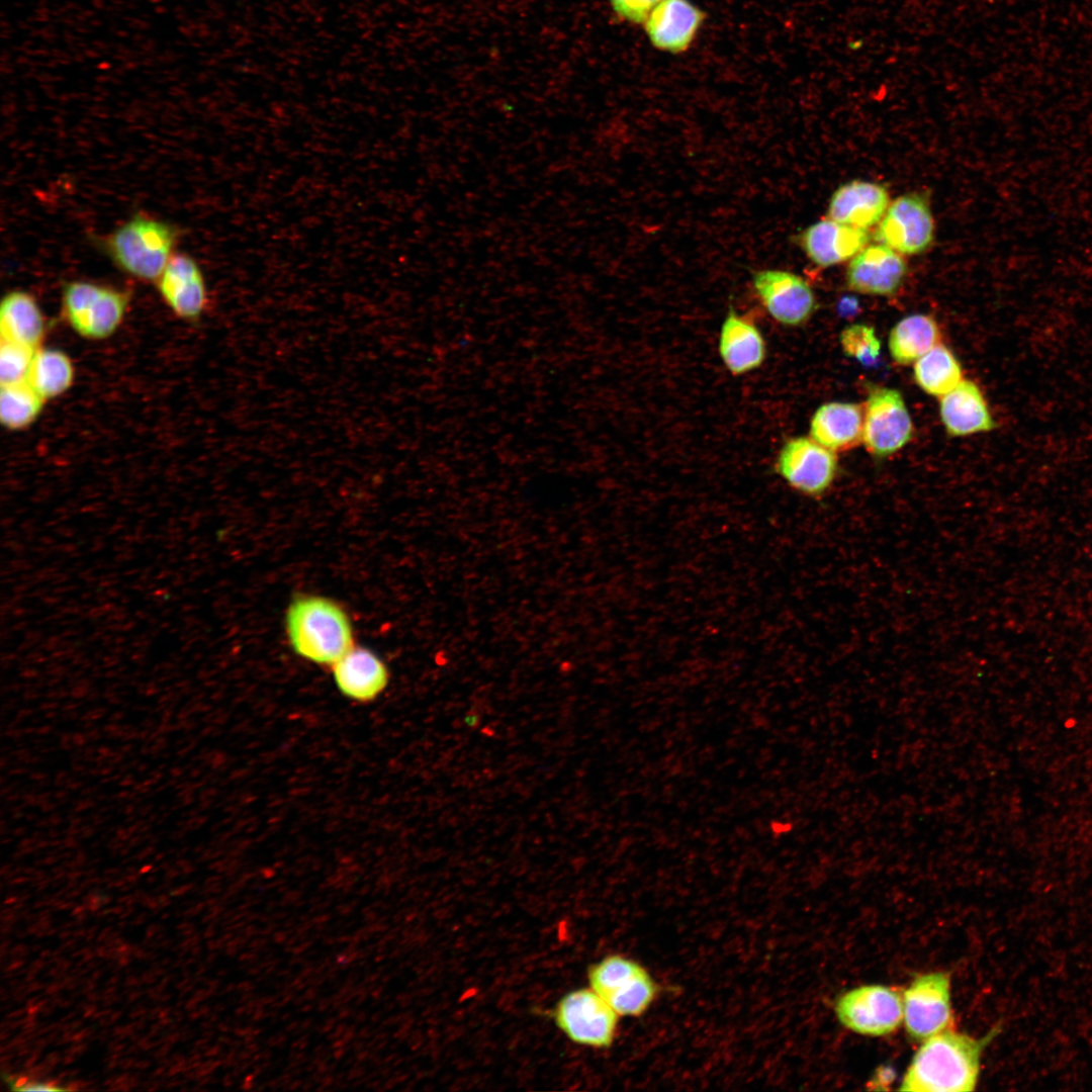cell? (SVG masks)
Listing matches in <instances>:
<instances>
[{"instance_id": "cell-1", "label": "cell", "mask_w": 1092, "mask_h": 1092, "mask_svg": "<svg viewBox=\"0 0 1092 1092\" xmlns=\"http://www.w3.org/2000/svg\"><path fill=\"white\" fill-rule=\"evenodd\" d=\"M995 1026L981 1038L945 1029L926 1039L915 1053L900 1091L958 1092L976 1088L981 1056L999 1033Z\"/></svg>"}, {"instance_id": "cell-2", "label": "cell", "mask_w": 1092, "mask_h": 1092, "mask_svg": "<svg viewBox=\"0 0 1092 1092\" xmlns=\"http://www.w3.org/2000/svg\"><path fill=\"white\" fill-rule=\"evenodd\" d=\"M285 627L293 651L313 663L332 666L354 646L347 612L322 596L294 599L286 611Z\"/></svg>"}, {"instance_id": "cell-3", "label": "cell", "mask_w": 1092, "mask_h": 1092, "mask_svg": "<svg viewBox=\"0 0 1092 1092\" xmlns=\"http://www.w3.org/2000/svg\"><path fill=\"white\" fill-rule=\"evenodd\" d=\"M178 240V230L167 221L136 214L108 235L103 246L113 262L129 275L157 281Z\"/></svg>"}, {"instance_id": "cell-4", "label": "cell", "mask_w": 1092, "mask_h": 1092, "mask_svg": "<svg viewBox=\"0 0 1092 1092\" xmlns=\"http://www.w3.org/2000/svg\"><path fill=\"white\" fill-rule=\"evenodd\" d=\"M129 303V294L110 286L72 281L62 294V313L80 336L101 340L120 326Z\"/></svg>"}, {"instance_id": "cell-5", "label": "cell", "mask_w": 1092, "mask_h": 1092, "mask_svg": "<svg viewBox=\"0 0 1092 1092\" xmlns=\"http://www.w3.org/2000/svg\"><path fill=\"white\" fill-rule=\"evenodd\" d=\"M589 987L598 992L620 1016H640L655 1001L659 987L638 962L623 954H610L590 966Z\"/></svg>"}, {"instance_id": "cell-6", "label": "cell", "mask_w": 1092, "mask_h": 1092, "mask_svg": "<svg viewBox=\"0 0 1092 1092\" xmlns=\"http://www.w3.org/2000/svg\"><path fill=\"white\" fill-rule=\"evenodd\" d=\"M553 1017L557 1027L572 1042L606 1049L615 1040L620 1015L588 986L561 997L554 1008Z\"/></svg>"}, {"instance_id": "cell-7", "label": "cell", "mask_w": 1092, "mask_h": 1092, "mask_svg": "<svg viewBox=\"0 0 1092 1092\" xmlns=\"http://www.w3.org/2000/svg\"><path fill=\"white\" fill-rule=\"evenodd\" d=\"M776 471L795 491L820 498L836 479L838 461L833 451L812 438L797 437L789 439L781 448Z\"/></svg>"}, {"instance_id": "cell-8", "label": "cell", "mask_w": 1092, "mask_h": 1092, "mask_svg": "<svg viewBox=\"0 0 1092 1092\" xmlns=\"http://www.w3.org/2000/svg\"><path fill=\"white\" fill-rule=\"evenodd\" d=\"M835 1013L843 1026L856 1033L883 1036L901 1024L903 999L890 987L864 985L842 994L836 1001Z\"/></svg>"}, {"instance_id": "cell-9", "label": "cell", "mask_w": 1092, "mask_h": 1092, "mask_svg": "<svg viewBox=\"0 0 1092 1092\" xmlns=\"http://www.w3.org/2000/svg\"><path fill=\"white\" fill-rule=\"evenodd\" d=\"M863 412L862 442L873 456L888 457L911 440L914 427L897 389L872 387Z\"/></svg>"}, {"instance_id": "cell-10", "label": "cell", "mask_w": 1092, "mask_h": 1092, "mask_svg": "<svg viewBox=\"0 0 1092 1092\" xmlns=\"http://www.w3.org/2000/svg\"><path fill=\"white\" fill-rule=\"evenodd\" d=\"M903 1017L907 1033L916 1040L947 1029L952 1021L949 974L917 976L904 992Z\"/></svg>"}, {"instance_id": "cell-11", "label": "cell", "mask_w": 1092, "mask_h": 1092, "mask_svg": "<svg viewBox=\"0 0 1092 1092\" xmlns=\"http://www.w3.org/2000/svg\"><path fill=\"white\" fill-rule=\"evenodd\" d=\"M933 236L934 222L929 204L918 193L896 198L875 232L877 242L905 255H916L927 250Z\"/></svg>"}, {"instance_id": "cell-12", "label": "cell", "mask_w": 1092, "mask_h": 1092, "mask_svg": "<svg viewBox=\"0 0 1092 1092\" xmlns=\"http://www.w3.org/2000/svg\"><path fill=\"white\" fill-rule=\"evenodd\" d=\"M752 286L767 313L781 325L799 327L808 322L816 310L812 288L806 280L791 271H754Z\"/></svg>"}, {"instance_id": "cell-13", "label": "cell", "mask_w": 1092, "mask_h": 1092, "mask_svg": "<svg viewBox=\"0 0 1092 1092\" xmlns=\"http://www.w3.org/2000/svg\"><path fill=\"white\" fill-rule=\"evenodd\" d=\"M706 19L692 0H661L642 26L652 48L676 56L691 49Z\"/></svg>"}, {"instance_id": "cell-14", "label": "cell", "mask_w": 1092, "mask_h": 1092, "mask_svg": "<svg viewBox=\"0 0 1092 1092\" xmlns=\"http://www.w3.org/2000/svg\"><path fill=\"white\" fill-rule=\"evenodd\" d=\"M907 264L890 247L877 244L863 248L849 262L845 281L849 289L868 295H891L903 284Z\"/></svg>"}, {"instance_id": "cell-15", "label": "cell", "mask_w": 1092, "mask_h": 1092, "mask_svg": "<svg viewBox=\"0 0 1092 1092\" xmlns=\"http://www.w3.org/2000/svg\"><path fill=\"white\" fill-rule=\"evenodd\" d=\"M156 282L162 298L179 317L197 320L206 309L204 276L190 256L174 254Z\"/></svg>"}, {"instance_id": "cell-16", "label": "cell", "mask_w": 1092, "mask_h": 1092, "mask_svg": "<svg viewBox=\"0 0 1092 1092\" xmlns=\"http://www.w3.org/2000/svg\"><path fill=\"white\" fill-rule=\"evenodd\" d=\"M870 241L869 232L830 218L806 228L797 242L807 258L819 267H829L853 258Z\"/></svg>"}, {"instance_id": "cell-17", "label": "cell", "mask_w": 1092, "mask_h": 1092, "mask_svg": "<svg viewBox=\"0 0 1092 1092\" xmlns=\"http://www.w3.org/2000/svg\"><path fill=\"white\" fill-rule=\"evenodd\" d=\"M333 678L346 698L369 703L378 698L389 682L386 664L371 650L353 646L333 665Z\"/></svg>"}, {"instance_id": "cell-18", "label": "cell", "mask_w": 1092, "mask_h": 1092, "mask_svg": "<svg viewBox=\"0 0 1092 1092\" xmlns=\"http://www.w3.org/2000/svg\"><path fill=\"white\" fill-rule=\"evenodd\" d=\"M889 203V192L883 185L852 180L833 192L828 204V218L867 230L882 219Z\"/></svg>"}, {"instance_id": "cell-19", "label": "cell", "mask_w": 1092, "mask_h": 1092, "mask_svg": "<svg viewBox=\"0 0 1092 1092\" xmlns=\"http://www.w3.org/2000/svg\"><path fill=\"white\" fill-rule=\"evenodd\" d=\"M718 349L725 367L736 376L757 369L766 357L758 328L733 308L722 323Z\"/></svg>"}, {"instance_id": "cell-20", "label": "cell", "mask_w": 1092, "mask_h": 1092, "mask_svg": "<svg viewBox=\"0 0 1092 1092\" xmlns=\"http://www.w3.org/2000/svg\"><path fill=\"white\" fill-rule=\"evenodd\" d=\"M939 414L946 432L954 437L989 432L996 426L982 390L968 379L940 396Z\"/></svg>"}, {"instance_id": "cell-21", "label": "cell", "mask_w": 1092, "mask_h": 1092, "mask_svg": "<svg viewBox=\"0 0 1092 1092\" xmlns=\"http://www.w3.org/2000/svg\"><path fill=\"white\" fill-rule=\"evenodd\" d=\"M863 414L862 406L857 403H824L811 419L810 436L833 452L851 449L862 442Z\"/></svg>"}, {"instance_id": "cell-22", "label": "cell", "mask_w": 1092, "mask_h": 1092, "mask_svg": "<svg viewBox=\"0 0 1092 1092\" xmlns=\"http://www.w3.org/2000/svg\"><path fill=\"white\" fill-rule=\"evenodd\" d=\"M0 333L1 340L39 348L46 335V321L31 294L22 290L6 293L0 305Z\"/></svg>"}, {"instance_id": "cell-23", "label": "cell", "mask_w": 1092, "mask_h": 1092, "mask_svg": "<svg viewBox=\"0 0 1092 1092\" xmlns=\"http://www.w3.org/2000/svg\"><path fill=\"white\" fill-rule=\"evenodd\" d=\"M940 331L935 320L927 314L915 313L903 317L891 330L888 340L892 358L901 365L915 363L940 342Z\"/></svg>"}, {"instance_id": "cell-24", "label": "cell", "mask_w": 1092, "mask_h": 1092, "mask_svg": "<svg viewBox=\"0 0 1092 1092\" xmlns=\"http://www.w3.org/2000/svg\"><path fill=\"white\" fill-rule=\"evenodd\" d=\"M27 383L44 399L67 391L74 381V366L63 351L37 348L29 367Z\"/></svg>"}, {"instance_id": "cell-25", "label": "cell", "mask_w": 1092, "mask_h": 1092, "mask_svg": "<svg viewBox=\"0 0 1092 1092\" xmlns=\"http://www.w3.org/2000/svg\"><path fill=\"white\" fill-rule=\"evenodd\" d=\"M961 364L953 353L938 344L914 363V378L919 387L933 396L951 391L962 380Z\"/></svg>"}, {"instance_id": "cell-26", "label": "cell", "mask_w": 1092, "mask_h": 1092, "mask_svg": "<svg viewBox=\"0 0 1092 1092\" xmlns=\"http://www.w3.org/2000/svg\"><path fill=\"white\" fill-rule=\"evenodd\" d=\"M42 398L27 381L1 385L0 420L10 430L28 427L40 414Z\"/></svg>"}, {"instance_id": "cell-27", "label": "cell", "mask_w": 1092, "mask_h": 1092, "mask_svg": "<svg viewBox=\"0 0 1092 1092\" xmlns=\"http://www.w3.org/2000/svg\"><path fill=\"white\" fill-rule=\"evenodd\" d=\"M843 352L861 364H873L880 355L881 343L871 326L854 324L846 327L840 335Z\"/></svg>"}, {"instance_id": "cell-28", "label": "cell", "mask_w": 1092, "mask_h": 1092, "mask_svg": "<svg viewBox=\"0 0 1092 1092\" xmlns=\"http://www.w3.org/2000/svg\"><path fill=\"white\" fill-rule=\"evenodd\" d=\"M0 343L1 385L26 381L36 349L5 340H1Z\"/></svg>"}, {"instance_id": "cell-29", "label": "cell", "mask_w": 1092, "mask_h": 1092, "mask_svg": "<svg viewBox=\"0 0 1092 1092\" xmlns=\"http://www.w3.org/2000/svg\"><path fill=\"white\" fill-rule=\"evenodd\" d=\"M661 0H608L614 14L626 23L642 25Z\"/></svg>"}, {"instance_id": "cell-30", "label": "cell", "mask_w": 1092, "mask_h": 1092, "mask_svg": "<svg viewBox=\"0 0 1092 1092\" xmlns=\"http://www.w3.org/2000/svg\"><path fill=\"white\" fill-rule=\"evenodd\" d=\"M61 1087H58L55 1082H27L22 1085L18 1091H62Z\"/></svg>"}]
</instances>
